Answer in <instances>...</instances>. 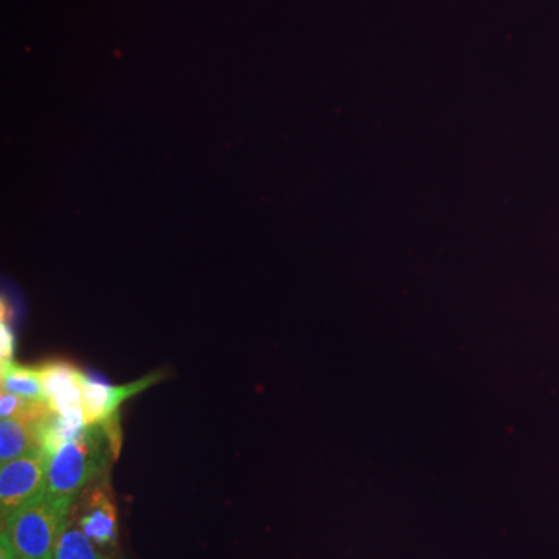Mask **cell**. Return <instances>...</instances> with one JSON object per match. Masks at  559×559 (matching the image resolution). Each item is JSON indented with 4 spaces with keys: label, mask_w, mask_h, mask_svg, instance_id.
<instances>
[{
    "label": "cell",
    "mask_w": 559,
    "mask_h": 559,
    "mask_svg": "<svg viewBox=\"0 0 559 559\" xmlns=\"http://www.w3.org/2000/svg\"><path fill=\"white\" fill-rule=\"evenodd\" d=\"M79 527L98 547L116 546L119 536L117 507L105 477L86 487Z\"/></svg>",
    "instance_id": "5b68a950"
},
{
    "label": "cell",
    "mask_w": 559,
    "mask_h": 559,
    "mask_svg": "<svg viewBox=\"0 0 559 559\" xmlns=\"http://www.w3.org/2000/svg\"><path fill=\"white\" fill-rule=\"evenodd\" d=\"M39 423L27 419H0V463L40 450Z\"/></svg>",
    "instance_id": "52a82bcc"
},
{
    "label": "cell",
    "mask_w": 559,
    "mask_h": 559,
    "mask_svg": "<svg viewBox=\"0 0 559 559\" xmlns=\"http://www.w3.org/2000/svg\"><path fill=\"white\" fill-rule=\"evenodd\" d=\"M120 417L86 426L76 439L55 452L47 471L46 491L75 502L80 491L105 477L120 452Z\"/></svg>",
    "instance_id": "6da1fadb"
},
{
    "label": "cell",
    "mask_w": 559,
    "mask_h": 559,
    "mask_svg": "<svg viewBox=\"0 0 559 559\" xmlns=\"http://www.w3.org/2000/svg\"><path fill=\"white\" fill-rule=\"evenodd\" d=\"M40 382L50 409L58 414L83 411L81 377L83 371L69 360H49L38 366Z\"/></svg>",
    "instance_id": "8992f818"
},
{
    "label": "cell",
    "mask_w": 559,
    "mask_h": 559,
    "mask_svg": "<svg viewBox=\"0 0 559 559\" xmlns=\"http://www.w3.org/2000/svg\"><path fill=\"white\" fill-rule=\"evenodd\" d=\"M160 381V374H148L142 380L124 385H110L106 382L92 380L86 373L81 377L83 393V411L87 426L102 425L109 419L119 418L121 404L131 396L138 395L150 385Z\"/></svg>",
    "instance_id": "277c9868"
},
{
    "label": "cell",
    "mask_w": 559,
    "mask_h": 559,
    "mask_svg": "<svg viewBox=\"0 0 559 559\" xmlns=\"http://www.w3.org/2000/svg\"><path fill=\"white\" fill-rule=\"evenodd\" d=\"M50 457L43 450L10 460L0 466V516L10 514L46 491Z\"/></svg>",
    "instance_id": "3957f363"
},
{
    "label": "cell",
    "mask_w": 559,
    "mask_h": 559,
    "mask_svg": "<svg viewBox=\"0 0 559 559\" xmlns=\"http://www.w3.org/2000/svg\"><path fill=\"white\" fill-rule=\"evenodd\" d=\"M46 401H33L21 399L13 393L2 390L0 393V418L27 419V421H40L50 412Z\"/></svg>",
    "instance_id": "30bf717a"
},
{
    "label": "cell",
    "mask_w": 559,
    "mask_h": 559,
    "mask_svg": "<svg viewBox=\"0 0 559 559\" xmlns=\"http://www.w3.org/2000/svg\"><path fill=\"white\" fill-rule=\"evenodd\" d=\"M53 559H109L95 547L79 525H73L69 521L68 527L61 533L58 540L57 549H55Z\"/></svg>",
    "instance_id": "9c48e42d"
},
{
    "label": "cell",
    "mask_w": 559,
    "mask_h": 559,
    "mask_svg": "<svg viewBox=\"0 0 559 559\" xmlns=\"http://www.w3.org/2000/svg\"><path fill=\"white\" fill-rule=\"evenodd\" d=\"M0 559H20L14 550L11 549L7 539L0 538Z\"/></svg>",
    "instance_id": "7c38bea8"
},
{
    "label": "cell",
    "mask_w": 559,
    "mask_h": 559,
    "mask_svg": "<svg viewBox=\"0 0 559 559\" xmlns=\"http://www.w3.org/2000/svg\"><path fill=\"white\" fill-rule=\"evenodd\" d=\"M73 503L43 491L2 521V538L20 559H53Z\"/></svg>",
    "instance_id": "7a4b0ae2"
},
{
    "label": "cell",
    "mask_w": 559,
    "mask_h": 559,
    "mask_svg": "<svg viewBox=\"0 0 559 559\" xmlns=\"http://www.w3.org/2000/svg\"><path fill=\"white\" fill-rule=\"evenodd\" d=\"M0 384L5 392L33 401H46L38 367L11 362L0 364Z\"/></svg>",
    "instance_id": "ba28073f"
},
{
    "label": "cell",
    "mask_w": 559,
    "mask_h": 559,
    "mask_svg": "<svg viewBox=\"0 0 559 559\" xmlns=\"http://www.w3.org/2000/svg\"><path fill=\"white\" fill-rule=\"evenodd\" d=\"M14 355V334L9 323H0V364L11 362Z\"/></svg>",
    "instance_id": "8fae6325"
}]
</instances>
